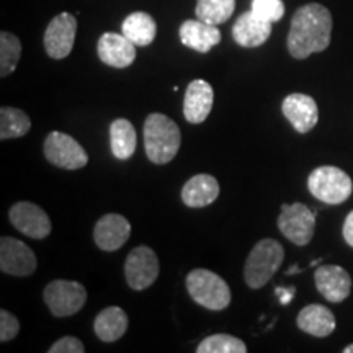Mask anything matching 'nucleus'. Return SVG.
I'll list each match as a JSON object with an SVG mask.
<instances>
[{
	"instance_id": "1",
	"label": "nucleus",
	"mask_w": 353,
	"mask_h": 353,
	"mask_svg": "<svg viewBox=\"0 0 353 353\" xmlns=\"http://www.w3.org/2000/svg\"><path fill=\"white\" fill-rule=\"evenodd\" d=\"M330 37H332V15L329 8L312 2L294 12L286 44L294 59H306L314 52L327 50Z\"/></svg>"
},
{
	"instance_id": "2",
	"label": "nucleus",
	"mask_w": 353,
	"mask_h": 353,
	"mask_svg": "<svg viewBox=\"0 0 353 353\" xmlns=\"http://www.w3.org/2000/svg\"><path fill=\"white\" fill-rule=\"evenodd\" d=\"M145 156L152 164H169L180 149V130L164 113H151L144 121Z\"/></svg>"
},
{
	"instance_id": "3",
	"label": "nucleus",
	"mask_w": 353,
	"mask_h": 353,
	"mask_svg": "<svg viewBox=\"0 0 353 353\" xmlns=\"http://www.w3.org/2000/svg\"><path fill=\"white\" fill-rule=\"evenodd\" d=\"M285 249L275 239H262L254 245L244 265V278L249 288H263L280 270Z\"/></svg>"
},
{
	"instance_id": "4",
	"label": "nucleus",
	"mask_w": 353,
	"mask_h": 353,
	"mask_svg": "<svg viewBox=\"0 0 353 353\" xmlns=\"http://www.w3.org/2000/svg\"><path fill=\"white\" fill-rule=\"evenodd\" d=\"M187 290L193 301L210 311H223L232 299L226 281L206 268H195L188 273Z\"/></svg>"
},
{
	"instance_id": "5",
	"label": "nucleus",
	"mask_w": 353,
	"mask_h": 353,
	"mask_svg": "<svg viewBox=\"0 0 353 353\" xmlns=\"http://www.w3.org/2000/svg\"><path fill=\"white\" fill-rule=\"evenodd\" d=\"M311 195L327 205H341L352 196L353 183L347 172L334 165L317 167L307 176Z\"/></svg>"
},
{
	"instance_id": "6",
	"label": "nucleus",
	"mask_w": 353,
	"mask_h": 353,
	"mask_svg": "<svg viewBox=\"0 0 353 353\" xmlns=\"http://www.w3.org/2000/svg\"><path fill=\"white\" fill-rule=\"evenodd\" d=\"M43 298L52 316L69 317L85 306L87 291L77 281L54 280L44 288Z\"/></svg>"
},
{
	"instance_id": "7",
	"label": "nucleus",
	"mask_w": 353,
	"mask_h": 353,
	"mask_svg": "<svg viewBox=\"0 0 353 353\" xmlns=\"http://www.w3.org/2000/svg\"><path fill=\"white\" fill-rule=\"evenodd\" d=\"M278 229L293 244L307 245L314 237L316 211L309 210L303 203L283 205L278 216Z\"/></svg>"
},
{
	"instance_id": "8",
	"label": "nucleus",
	"mask_w": 353,
	"mask_h": 353,
	"mask_svg": "<svg viewBox=\"0 0 353 353\" xmlns=\"http://www.w3.org/2000/svg\"><path fill=\"white\" fill-rule=\"evenodd\" d=\"M44 156L52 165L68 170L82 169L88 162L85 149L76 139L61 131H52L46 136Z\"/></svg>"
},
{
	"instance_id": "9",
	"label": "nucleus",
	"mask_w": 353,
	"mask_h": 353,
	"mask_svg": "<svg viewBox=\"0 0 353 353\" xmlns=\"http://www.w3.org/2000/svg\"><path fill=\"white\" fill-rule=\"evenodd\" d=\"M161 265L151 247L139 245L128 254L125 262V276L132 290L143 291L157 280Z\"/></svg>"
},
{
	"instance_id": "10",
	"label": "nucleus",
	"mask_w": 353,
	"mask_h": 353,
	"mask_svg": "<svg viewBox=\"0 0 353 353\" xmlns=\"http://www.w3.org/2000/svg\"><path fill=\"white\" fill-rule=\"evenodd\" d=\"M77 20L72 13H59L50 21L44 32V50L52 59H64L70 54L76 41Z\"/></svg>"
},
{
	"instance_id": "11",
	"label": "nucleus",
	"mask_w": 353,
	"mask_h": 353,
	"mask_svg": "<svg viewBox=\"0 0 353 353\" xmlns=\"http://www.w3.org/2000/svg\"><path fill=\"white\" fill-rule=\"evenodd\" d=\"M12 226L32 239H46L51 234V219L38 205L30 201H19L8 211Z\"/></svg>"
},
{
	"instance_id": "12",
	"label": "nucleus",
	"mask_w": 353,
	"mask_h": 353,
	"mask_svg": "<svg viewBox=\"0 0 353 353\" xmlns=\"http://www.w3.org/2000/svg\"><path fill=\"white\" fill-rule=\"evenodd\" d=\"M37 255L25 242L3 236L0 239V270L12 276H28L37 270Z\"/></svg>"
},
{
	"instance_id": "13",
	"label": "nucleus",
	"mask_w": 353,
	"mask_h": 353,
	"mask_svg": "<svg viewBox=\"0 0 353 353\" xmlns=\"http://www.w3.org/2000/svg\"><path fill=\"white\" fill-rule=\"evenodd\" d=\"M316 288L329 303L345 301L352 291V276L341 265H321L314 273Z\"/></svg>"
},
{
	"instance_id": "14",
	"label": "nucleus",
	"mask_w": 353,
	"mask_h": 353,
	"mask_svg": "<svg viewBox=\"0 0 353 353\" xmlns=\"http://www.w3.org/2000/svg\"><path fill=\"white\" fill-rule=\"evenodd\" d=\"M131 236V224L125 216L110 213L97 221L94 239L99 249L105 252H114L126 244Z\"/></svg>"
},
{
	"instance_id": "15",
	"label": "nucleus",
	"mask_w": 353,
	"mask_h": 353,
	"mask_svg": "<svg viewBox=\"0 0 353 353\" xmlns=\"http://www.w3.org/2000/svg\"><path fill=\"white\" fill-rule=\"evenodd\" d=\"M97 52L103 64L114 69H125L134 63L136 44L131 43L125 34L103 33L97 43Z\"/></svg>"
},
{
	"instance_id": "16",
	"label": "nucleus",
	"mask_w": 353,
	"mask_h": 353,
	"mask_svg": "<svg viewBox=\"0 0 353 353\" xmlns=\"http://www.w3.org/2000/svg\"><path fill=\"white\" fill-rule=\"evenodd\" d=\"M281 112L291 123V126L301 134L314 130L319 121V108H317L316 100L304 94H291L286 97L281 105Z\"/></svg>"
},
{
	"instance_id": "17",
	"label": "nucleus",
	"mask_w": 353,
	"mask_h": 353,
	"mask_svg": "<svg viewBox=\"0 0 353 353\" xmlns=\"http://www.w3.org/2000/svg\"><path fill=\"white\" fill-rule=\"evenodd\" d=\"M214 92L213 87L206 81L196 79L188 83L185 90L183 100V114L185 120L192 125H200L210 117L211 108H213Z\"/></svg>"
},
{
	"instance_id": "18",
	"label": "nucleus",
	"mask_w": 353,
	"mask_h": 353,
	"mask_svg": "<svg viewBox=\"0 0 353 353\" xmlns=\"http://www.w3.org/2000/svg\"><path fill=\"white\" fill-rule=\"evenodd\" d=\"M272 21L263 20L257 13L244 12L232 26V38L242 48H259L270 38Z\"/></svg>"
},
{
	"instance_id": "19",
	"label": "nucleus",
	"mask_w": 353,
	"mask_h": 353,
	"mask_svg": "<svg viewBox=\"0 0 353 353\" xmlns=\"http://www.w3.org/2000/svg\"><path fill=\"white\" fill-rule=\"evenodd\" d=\"M179 34L183 46L201 52V54L210 52L216 44L221 43V32L218 26L201 20H185L180 25Z\"/></svg>"
},
{
	"instance_id": "20",
	"label": "nucleus",
	"mask_w": 353,
	"mask_h": 353,
	"mask_svg": "<svg viewBox=\"0 0 353 353\" xmlns=\"http://www.w3.org/2000/svg\"><path fill=\"white\" fill-rule=\"evenodd\" d=\"M219 196V183L213 175L198 174L188 180L182 188V201L190 208L210 206Z\"/></svg>"
},
{
	"instance_id": "21",
	"label": "nucleus",
	"mask_w": 353,
	"mask_h": 353,
	"mask_svg": "<svg viewBox=\"0 0 353 353\" xmlns=\"http://www.w3.org/2000/svg\"><path fill=\"white\" fill-rule=\"evenodd\" d=\"M298 327L314 337H329L337 327L334 312L322 304H307L296 317Z\"/></svg>"
},
{
	"instance_id": "22",
	"label": "nucleus",
	"mask_w": 353,
	"mask_h": 353,
	"mask_svg": "<svg viewBox=\"0 0 353 353\" xmlns=\"http://www.w3.org/2000/svg\"><path fill=\"white\" fill-rule=\"evenodd\" d=\"M94 329L101 342H117L128 329V314L118 306L105 307L95 317Z\"/></svg>"
},
{
	"instance_id": "23",
	"label": "nucleus",
	"mask_w": 353,
	"mask_h": 353,
	"mask_svg": "<svg viewBox=\"0 0 353 353\" xmlns=\"http://www.w3.org/2000/svg\"><path fill=\"white\" fill-rule=\"evenodd\" d=\"M121 30L123 34L136 46H149L156 39L157 25L149 13L134 12L126 17Z\"/></svg>"
},
{
	"instance_id": "24",
	"label": "nucleus",
	"mask_w": 353,
	"mask_h": 353,
	"mask_svg": "<svg viewBox=\"0 0 353 353\" xmlns=\"http://www.w3.org/2000/svg\"><path fill=\"white\" fill-rule=\"evenodd\" d=\"M136 131L131 121L118 118L110 125V145L113 156L120 161H128L136 151Z\"/></svg>"
},
{
	"instance_id": "25",
	"label": "nucleus",
	"mask_w": 353,
	"mask_h": 353,
	"mask_svg": "<svg viewBox=\"0 0 353 353\" xmlns=\"http://www.w3.org/2000/svg\"><path fill=\"white\" fill-rule=\"evenodd\" d=\"M32 130V121L28 114L19 108H0V139H15L25 136Z\"/></svg>"
},
{
	"instance_id": "26",
	"label": "nucleus",
	"mask_w": 353,
	"mask_h": 353,
	"mask_svg": "<svg viewBox=\"0 0 353 353\" xmlns=\"http://www.w3.org/2000/svg\"><path fill=\"white\" fill-rule=\"evenodd\" d=\"M236 0H196V19L210 25H221L232 17Z\"/></svg>"
},
{
	"instance_id": "27",
	"label": "nucleus",
	"mask_w": 353,
	"mask_h": 353,
	"mask_svg": "<svg viewBox=\"0 0 353 353\" xmlns=\"http://www.w3.org/2000/svg\"><path fill=\"white\" fill-rule=\"evenodd\" d=\"M21 56V43L13 33H0V76H10Z\"/></svg>"
},
{
	"instance_id": "28",
	"label": "nucleus",
	"mask_w": 353,
	"mask_h": 353,
	"mask_svg": "<svg viewBox=\"0 0 353 353\" xmlns=\"http://www.w3.org/2000/svg\"><path fill=\"white\" fill-rule=\"evenodd\" d=\"M198 353H245L247 347L241 339L229 334H214L203 339L196 347Z\"/></svg>"
},
{
	"instance_id": "29",
	"label": "nucleus",
	"mask_w": 353,
	"mask_h": 353,
	"mask_svg": "<svg viewBox=\"0 0 353 353\" xmlns=\"http://www.w3.org/2000/svg\"><path fill=\"white\" fill-rule=\"evenodd\" d=\"M250 10L262 17L263 20L280 21L285 15V3L283 0H252V8Z\"/></svg>"
},
{
	"instance_id": "30",
	"label": "nucleus",
	"mask_w": 353,
	"mask_h": 353,
	"mask_svg": "<svg viewBox=\"0 0 353 353\" xmlns=\"http://www.w3.org/2000/svg\"><path fill=\"white\" fill-rule=\"evenodd\" d=\"M20 332V322L12 312L2 309L0 311V341L10 342Z\"/></svg>"
},
{
	"instance_id": "31",
	"label": "nucleus",
	"mask_w": 353,
	"mask_h": 353,
	"mask_svg": "<svg viewBox=\"0 0 353 353\" xmlns=\"http://www.w3.org/2000/svg\"><path fill=\"white\" fill-rule=\"evenodd\" d=\"M50 353H83L85 352V347L83 343L76 337H63L59 341L52 343V347L48 350Z\"/></svg>"
},
{
	"instance_id": "32",
	"label": "nucleus",
	"mask_w": 353,
	"mask_h": 353,
	"mask_svg": "<svg viewBox=\"0 0 353 353\" xmlns=\"http://www.w3.org/2000/svg\"><path fill=\"white\" fill-rule=\"evenodd\" d=\"M343 239H345V242L350 247H353V211H350V213L347 214L345 221H343Z\"/></svg>"
},
{
	"instance_id": "33",
	"label": "nucleus",
	"mask_w": 353,
	"mask_h": 353,
	"mask_svg": "<svg viewBox=\"0 0 353 353\" xmlns=\"http://www.w3.org/2000/svg\"><path fill=\"white\" fill-rule=\"evenodd\" d=\"M275 293L280 296V303L281 304H290L291 299L294 298V293H296V288L294 286H290V288H275Z\"/></svg>"
},
{
	"instance_id": "34",
	"label": "nucleus",
	"mask_w": 353,
	"mask_h": 353,
	"mask_svg": "<svg viewBox=\"0 0 353 353\" xmlns=\"http://www.w3.org/2000/svg\"><path fill=\"white\" fill-rule=\"evenodd\" d=\"M298 272H301V268H299V267H291V270L286 272V275H293V273H298Z\"/></svg>"
},
{
	"instance_id": "35",
	"label": "nucleus",
	"mask_w": 353,
	"mask_h": 353,
	"mask_svg": "<svg viewBox=\"0 0 353 353\" xmlns=\"http://www.w3.org/2000/svg\"><path fill=\"white\" fill-rule=\"evenodd\" d=\"M343 353H353V343H350V345H347L345 348H343Z\"/></svg>"
},
{
	"instance_id": "36",
	"label": "nucleus",
	"mask_w": 353,
	"mask_h": 353,
	"mask_svg": "<svg viewBox=\"0 0 353 353\" xmlns=\"http://www.w3.org/2000/svg\"><path fill=\"white\" fill-rule=\"evenodd\" d=\"M321 262H322V260H314V262L311 263V267H317V265H321Z\"/></svg>"
}]
</instances>
